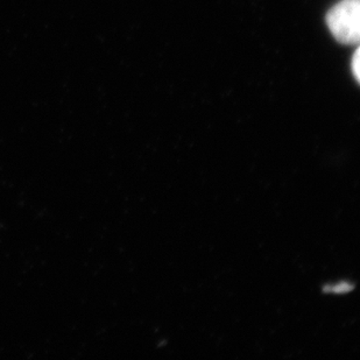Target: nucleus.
<instances>
[{"instance_id":"obj_2","label":"nucleus","mask_w":360,"mask_h":360,"mask_svg":"<svg viewBox=\"0 0 360 360\" xmlns=\"http://www.w3.org/2000/svg\"><path fill=\"white\" fill-rule=\"evenodd\" d=\"M352 69H354V77L357 81L360 79V51L359 49L354 53V58H352Z\"/></svg>"},{"instance_id":"obj_1","label":"nucleus","mask_w":360,"mask_h":360,"mask_svg":"<svg viewBox=\"0 0 360 360\" xmlns=\"http://www.w3.org/2000/svg\"><path fill=\"white\" fill-rule=\"evenodd\" d=\"M326 24L340 44H357L360 39L359 0H342L329 11Z\"/></svg>"}]
</instances>
